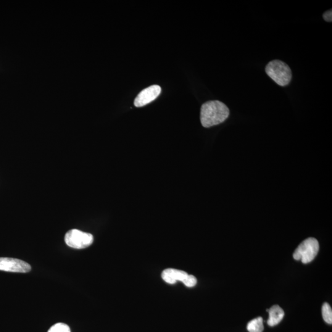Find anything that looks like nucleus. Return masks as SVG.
Here are the masks:
<instances>
[{
	"instance_id": "obj_12",
	"label": "nucleus",
	"mask_w": 332,
	"mask_h": 332,
	"mask_svg": "<svg viewBox=\"0 0 332 332\" xmlns=\"http://www.w3.org/2000/svg\"><path fill=\"white\" fill-rule=\"evenodd\" d=\"M182 283L184 286L188 287H193L196 285L197 279L193 275H189L186 276V278L184 279Z\"/></svg>"
},
{
	"instance_id": "obj_3",
	"label": "nucleus",
	"mask_w": 332,
	"mask_h": 332,
	"mask_svg": "<svg viewBox=\"0 0 332 332\" xmlns=\"http://www.w3.org/2000/svg\"><path fill=\"white\" fill-rule=\"evenodd\" d=\"M320 250L318 240L310 238L304 240L295 249L293 257L295 260H301L304 264L312 262Z\"/></svg>"
},
{
	"instance_id": "obj_5",
	"label": "nucleus",
	"mask_w": 332,
	"mask_h": 332,
	"mask_svg": "<svg viewBox=\"0 0 332 332\" xmlns=\"http://www.w3.org/2000/svg\"><path fill=\"white\" fill-rule=\"evenodd\" d=\"M30 270V265L24 261L13 258H0V271L25 273Z\"/></svg>"
},
{
	"instance_id": "obj_7",
	"label": "nucleus",
	"mask_w": 332,
	"mask_h": 332,
	"mask_svg": "<svg viewBox=\"0 0 332 332\" xmlns=\"http://www.w3.org/2000/svg\"><path fill=\"white\" fill-rule=\"evenodd\" d=\"M188 275L185 271L168 268L163 271L162 278L167 284H174L177 281L183 282Z\"/></svg>"
},
{
	"instance_id": "obj_1",
	"label": "nucleus",
	"mask_w": 332,
	"mask_h": 332,
	"mask_svg": "<svg viewBox=\"0 0 332 332\" xmlns=\"http://www.w3.org/2000/svg\"><path fill=\"white\" fill-rule=\"evenodd\" d=\"M230 115V110L225 104L218 101L204 103L201 109V122L203 127L210 128L225 121Z\"/></svg>"
},
{
	"instance_id": "obj_8",
	"label": "nucleus",
	"mask_w": 332,
	"mask_h": 332,
	"mask_svg": "<svg viewBox=\"0 0 332 332\" xmlns=\"http://www.w3.org/2000/svg\"><path fill=\"white\" fill-rule=\"evenodd\" d=\"M267 312L269 313L267 324L271 327L278 325L284 317V312L278 305L273 306Z\"/></svg>"
},
{
	"instance_id": "obj_10",
	"label": "nucleus",
	"mask_w": 332,
	"mask_h": 332,
	"mask_svg": "<svg viewBox=\"0 0 332 332\" xmlns=\"http://www.w3.org/2000/svg\"><path fill=\"white\" fill-rule=\"evenodd\" d=\"M323 317L324 321L329 324H332V308L328 303L324 304L322 308Z\"/></svg>"
},
{
	"instance_id": "obj_4",
	"label": "nucleus",
	"mask_w": 332,
	"mask_h": 332,
	"mask_svg": "<svg viewBox=\"0 0 332 332\" xmlns=\"http://www.w3.org/2000/svg\"><path fill=\"white\" fill-rule=\"evenodd\" d=\"M65 241L67 246L72 248L82 249L90 246L94 241V238L90 233L74 229L65 234Z\"/></svg>"
},
{
	"instance_id": "obj_6",
	"label": "nucleus",
	"mask_w": 332,
	"mask_h": 332,
	"mask_svg": "<svg viewBox=\"0 0 332 332\" xmlns=\"http://www.w3.org/2000/svg\"><path fill=\"white\" fill-rule=\"evenodd\" d=\"M162 92V88L158 85H153L142 90L136 97L134 105L137 107H144L157 98Z\"/></svg>"
},
{
	"instance_id": "obj_13",
	"label": "nucleus",
	"mask_w": 332,
	"mask_h": 332,
	"mask_svg": "<svg viewBox=\"0 0 332 332\" xmlns=\"http://www.w3.org/2000/svg\"><path fill=\"white\" fill-rule=\"evenodd\" d=\"M324 19L327 22H332V9L328 10V11L324 13L323 14Z\"/></svg>"
},
{
	"instance_id": "obj_11",
	"label": "nucleus",
	"mask_w": 332,
	"mask_h": 332,
	"mask_svg": "<svg viewBox=\"0 0 332 332\" xmlns=\"http://www.w3.org/2000/svg\"><path fill=\"white\" fill-rule=\"evenodd\" d=\"M47 332H71L69 326L64 323H57L52 326Z\"/></svg>"
},
{
	"instance_id": "obj_9",
	"label": "nucleus",
	"mask_w": 332,
	"mask_h": 332,
	"mask_svg": "<svg viewBox=\"0 0 332 332\" xmlns=\"http://www.w3.org/2000/svg\"><path fill=\"white\" fill-rule=\"evenodd\" d=\"M247 329L249 332H262L264 330L262 318L259 317L250 321Z\"/></svg>"
},
{
	"instance_id": "obj_2",
	"label": "nucleus",
	"mask_w": 332,
	"mask_h": 332,
	"mask_svg": "<svg viewBox=\"0 0 332 332\" xmlns=\"http://www.w3.org/2000/svg\"><path fill=\"white\" fill-rule=\"evenodd\" d=\"M265 72L269 77L281 86H286L291 83L292 72L289 66L279 60H272L268 63Z\"/></svg>"
}]
</instances>
